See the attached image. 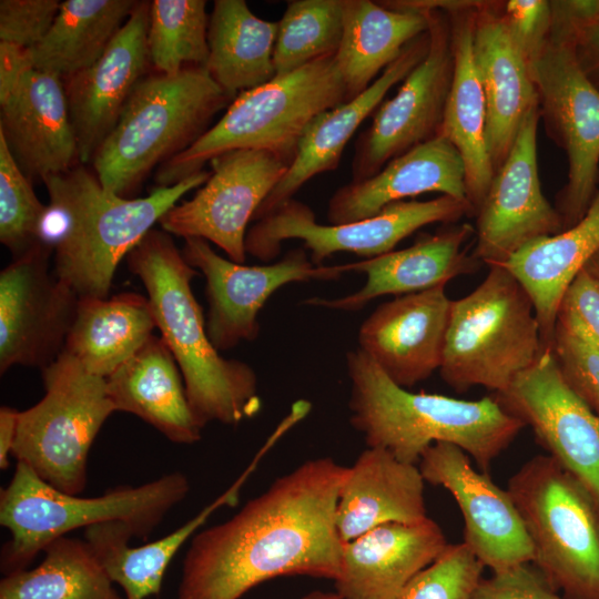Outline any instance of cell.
Returning a JSON list of instances; mask_svg holds the SVG:
<instances>
[{"instance_id":"obj_1","label":"cell","mask_w":599,"mask_h":599,"mask_svg":"<svg viewBox=\"0 0 599 599\" xmlns=\"http://www.w3.org/2000/svg\"><path fill=\"white\" fill-rule=\"evenodd\" d=\"M347 468L329 457L306 460L226 521L197 532L177 599H241L284 576L335 581L344 548L336 507Z\"/></svg>"},{"instance_id":"obj_2","label":"cell","mask_w":599,"mask_h":599,"mask_svg":"<svg viewBox=\"0 0 599 599\" xmlns=\"http://www.w3.org/2000/svg\"><path fill=\"white\" fill-rule=\"evenodd\" d=\"M211 172L155 187L145 197L126 199L103 187L84 164L48 176L50 204L43 241L53 248V271L79 298H108L119 263L190 191Z\"/></svg>"},{"instance_id":"obj_3","label":"cell","mask_w":599,"mask_h":599,"mask_svg":"<svg viewBox=\"0 0 599 599\" xmlns=\"http://www.w3.org/2000/svg\"><path fill=\"white\" fill-rule=\"evenodd\" d=\"M346 367L351 425L368 447L384 448L400 461L418 465L433 444L449 443L487 473L525 427L495 397L466 400L400 387L359 348L346 354Z\"/></svg>"},{"instance_id":"obj_4","label":"cell","mask_w":599,"mask_h":599,"mask_svg":"<svg viewBox=\"0 0 599 599\" xmlns=\"http://www.w3.org/2000/svg\"><path fill=\"white\" fill-rule=\"evenodd\" d=\"M128 268L146 290L156 328L182 374L190 405L204 427L237 425L261 409L254 369L227 359L211 343L191 283L197 275L172 235L152 229L128 254Z\"/></svg>"},{"instance_id":"obj_5","label":"cell","mask_w":599,"mask_h":599,"mask_svg":"<svg viewBox=\"0 0 599 599\" xmlns=\"http://www.w3.org/2000/svg\"><path fill=\"white\" fill-rule=\"evenodd\" d=\"M231 102L204 67L146 74L95 152L93 172L104 189L132 199L155 166L190 148Z\"/></svg>"},{"instance_id":"obj_6","label":"cell","mask_w":599,"mask_h":599,"mask_svg":"<svg viewBox=\"0 0 599 599\" xmlns=\"http://www.w3.org/2000/svg\"><path fill=\"white\" fill-rule=\"evenodd\" d=\"M190 490L180 471L140 486H119L97 497L60 491L43 481L22 461L0 493V524L11 538L1 550L0 567L9 575L27 569L44 547L79 528L106 521L126 524L141 540Z\"/></svg>"},{"instance_id":"obj_7","label":"cell","mask_w":599,"mask_h":599,"mask_svg":"<svg viewBox=\"0 0 599 599\" xmlns=\"http://www.w3.org/2000/svg\"><path fill=\"white\" fill-rule=\"evenodd\" d=\"M334 57L242 92L190 148L156 169L155 187L175 185L201 172L214 158L234 150L266 151L291 165L309 123L347 101Z\"/></svg>"},{"instance_id":"obj_8","label":"cell","mask_w":599,"mask_h":599,"mask_svg":"<svg viewBox=\"0 0 599 599\" xmlns=\"http://www.w3.org/2000/svg\"><path fill=\"white\" fill-rule=\"evenodd\" d=\"M488 267L473 292L451 300L439 374L457 393L502 392L547 349L524 286L505 266Z\"/></svg>"},{"instance_id":"obj_9","label":"cell","mask_w":599,"mask_h":599,"mask_svg":"<svg viewBox=\"0 0 599 599\" xmlns=\"http://www.w3.org/2000/svg\"><path fill=\"white\" fill-rule=\"evenodd\" d=\"M509 491L530 538L532 564L568 599H599V510L549 455L527 460Z\"/></svg>"},{"instance_id":"obj_10","label":"cell","mask_w":599,"mask_h":599,"mask_svg":"<svg viewBox=\"0 0 599 599\" xmlns=\"http://www.w3.org/2000/svg\"><path fill=\"white\" fill-rule=\"evenodd\" d=\"M45 394L19 412L12 456L55 489L81 494L91 446L115 413L106 380L85 370L67 352L41 369Z\"/></svg>"},{"instance_id":"obj_11","label":"cell","mask_w":599,"mask_h":599,"mask_svg":"<svg viewBox=\"0 0 599 599\" xmlns=\"http://www.w3.org/2000/svg\"><path fill=\"white\" fill-rule=\"evenodd\" d=\"M468 213H474L468 201L440 195L428 201L395 202L365 220L324 225L316 222L309 206L292 199L254 222L246 232L245 251L270 262L278 255L284 241L296 238L303 241L315 265H323L324 260L338 252L366 260L392 252L425 225L455 222Z\"/></svg>"},{"instance_id":"obj_12","label":"cell","mask_w":599,"mask_h":599,"mask_svg":"<svg viewBox=\"0 0 599 599\" xmlns=\"http://www.w3.org/2000/svg\"><path fill=\"white\" fill-rule=\"evenodd\" d=\"M528 67L540 118L567 156V182L556 205L565 230L582 219L599 187V87L571 47L552 38Z\"/></svg>"},{"instance_id":"obj_13","label":"cell","mask_w":599,"mask_h":599,"mask_svg":"<svg viewBox=\"0 0 599 599\" xmlns=\"http://www.w3.org/2000/svg\"><path fill=\"white\" fill-rule=\"evenodd\" d=\"M0 135L31 181L79 164L63 80L31 62L27 49L0 42Z\"/></svg>"},{"instance_id":"obj_14","label":"cell","mask_w":599,"mask_h":599,"mask_svg":"<svg viewBox=\"0 0 599 599\" xmlns=\"http://www.w3.org/2000/svg\"><path fill=\"white\" fill-rule=\"evenodd\" d=\"M422 11L429 22L427 53L359 135L351 182L375 175L394 158L439 135L454 70L451 29L443 10Z\"/></svg>"},{"instance_id":"obj_15","label":"cell","mask_w":599,"mask_h":599,"mask_svg":"<svg viewBox=\"0 0 599 599\" xmlns=\"http://www.w3.org/2000/svg\"><path fill=\"white\" fill-rule=\"evenodd\" d=\"M53 248L42 242L0 273V373L45 368L63 352L79 296L50 270Z\"/></svg>"},{"instance_id":"obj_16","label":"cell","mask_w":599,"mask_h":599,"mask_svg":"<svg viewBox=\"0 0 599 599\" xmlns=\"http://www.w3.org/2000/svg\"><path fill=\"white\" fill-rule=\"evenodd\" d=\"M210 164V177L193 197L172 206L159 223L171 235L212 242L244 264L247 225L290 165L261 150L230 151Z\"/></svg>"},{"instance_id":"obj_17","label":"cell","mask_w":599,"mask_h":599,"mask_svg":"<svg viewBox=\"0 0 599 599\" xmlns=\"http://www.w3.org/2000/svg\"><path fill=\"white\" fill-rule=\"evenodd\" d=\"M182 254L206 281V333L219 351L251 342L258 335L257 316L266 301L294 282L334 281L343 265H315L305 248H294L273 264L245 265L219 255L201 237L184 238Z\"/></svg>"},{"instance_id":"obj_18","label":"cell","mask_w":599,"mask_h":599,"mask_svg":"<svg viewBox=\"0 0 599 599\" xmlns=\"http://www.w3.org/2000/svg\"><path fill=\"white\" fill-rule=\"evenodd\" d=\"M496 400L588 491L599 510V415L566 384L551 348Z\"/></svg>"},{"instance_id":"obj_19","label":"cell","mask_w":599,"mask_h":599,"mask_svg":"<svg viewBox=\"0 0 599 599\" xmlns=\"http://www.w3.org/2000/svg\"><path fill=\"white\" fill-rule=\"evenodd\" d=\"M539 106L525 116L476 211L473 255L488 266L501 265L528 243L564 230L562 219L544 195L539 180Z\"/></svg>"},{"instance_id":"obj_20","label":"cell","mask_w":599,"mask_h":599,"mask_svg":"<svg viewBox=\"0 0 599 599\" xmlns=\"http://www.w3.org/2000/svg\"><path fill=\"white\" fill-rule=\"evenodd\" d=\"M425 483L448 490L464 518V544L493 572L532 562L524 520L507 489L473 467L471 458L449 443H435L420 457Z\"/></svg>"},{"instance_id":"obj_21","label":"cell","mask_w":599,"mask_h":599,"mask_svg":"<svg viewBox=\"0 0 599 599\" xmlns=\"http://www.w3.org/2000/svg\"><path fill=\"white\" fill-rule=\"evenodd\" d=\"M150 1H138L104 53L63 79L79 161L91 163L151 65L148 49Z\"/></svg>"},{"instance_id":"obj_22","label":"cell","mask_w":599,"mask_h":599,"mask_svg":"<svg viewBox=\"0 0 599 599\" xmlns=\"http://www.w3.org/2000/svg\"><path fill=\"white\" fill-rule=\"evenodd\" d=\"M445 287L387 301L359 327L358 348L400 387L408 389L439 370L451 305Z\"/></svg>"},{"instance_id":"obj_23","label":"cell","mask_w":599,"mask_h":599,"mask_svg":"<svg viewBox=\"0 0 599 599\" xmlns=\"http://www.w3.org/2000/svg\"><path fill=\"white\" fill-rule=\"evenodd\" d=\"M447 546L443 529L429 517L375 527L344 542L335 591L342 599H395Z\"/></svg>"},{"instance_id":"obj_24","label":"cell","mask_w":599,"mask_h":599,"mask_svg":"<svg viewBox=\"0 0 599 599\" xmlns=\"http://www.w3.org/2000/svg\"><path fill=\"white\" fill-rule=\"evenodd\" d=\"M474 233L470 225L463 224L420 237L404 250L343 264L345 273L362 272L366 275L363 287L343 297H311L304 303L354 312L383 295L400 296L447 284L459 275L479 268L480 262L463 247Z\"/></svg>"},{"instance_id":"obj_25","label":"cell","mask_w":599,"mask_h":599,"mask_svg":"<svg viewBox=\"0 0 599 599\" xmlns=\"http://www.w3.org/2000/svg\"><path fill=\"white\" fill-rule=\"evenodd\" d=\"M428 31L409 42L402 54L361 94L318 114L305 130L287 172L260 205L253 221L292 200L312 177L335 170L343 151L362 122L374 113L387 92L423 60Z\"/></svg>"},{"instance_id":"obj_26","label":"cell","mask_w":599,"mask_h":599,"mask_svg":"<svg viewBox=\"0 0 599 599\" xmlns=\"http://www.w3.org/2000/svg\"><path fill=\"white\" fill-rule=\"evenodd\" d=\"M429 192L468 201L461 156L441 135L394 158L375 175L336 190L327 220L333 225L365 220L392 203Z\"/></svg>"},{"instance_id":"obj_27","label":"cell","mask_w":599,"mask_h":599,"mask_svg":"<svg viewBox=\"0 0 599 599\" xmlns=\"http://www.w3.org/2000/svg\"><path fill=\"white\" fill-rule=\"evenodd\" d=\"M473 51L484 90L486 138L495 171L507 158L520 125L539 105L527 61L491 4L476 9Z\"/></svg>"},{"instance_id":"obj_28","label":"cell","mask_w":599,"mask_h":599,"mask_svg":"<svg viewBox=\"0 0 599 599\" xmlns=\"http://www.w3.org/2000/svg\"><path fill=\"white\" fill-rule=\"evenodd\" d=\"M425 480L418 465L367 447L347 468L336 507V527L344 542L388 522L427 518Z\"/></svg>"},{"instance_id":"obj_29","label":"cell","mask_w":599,"mask_h":599,"mask_svg":"<svg viewBox=\"0 0 599 599\" xmlns=\"http://www.w3.org/2000/svg\"><path fill=\"white\" fill-rule=\"evenodd\" d=\"M105 380L116 412L140 417L175 444L201 439L203 427L190 405L177 363L161 336L153 334Z\"/></svg>"},{"instance_id":"obj_30","label":"cell","mask_w":599,"mask_h":599,"mask_svg":"<svg viewBox=\"0 0 599 599\" xmlns=\"http://www.w3.org/2000/svg\"><path fill=\"white\" fill-rule=\"evenodd\" d=\"M480 4L477 2L447 12L450 17L454 70L439 131V135L447 139L461 156L467 200L474 213L495 174L486 138V101L473 51L475 13Z\"/></svg>"},{"instance_id":"obj_31","label":"cell","mask_w":599,"mask_h":599,"mask_svg":"<svg viewBox=\"0 0 599 599\" xmlns=\"http://www.w3.org/2000/svg\"><path fill=\"white\" fill-rule=\"evenodd\" d=\"M271 447L272 444L266 441L223 494L161 539L131 547L129 540L134 537L133 530L122 521H106L84 529V540L110 579L123 589L125 599H146L160 592L166 568L183 544L215 510L238 502L241 488Z\"/></svg>"},{"instance_id":"obj_32","label":"cell","mask_w":599,"mask_h":599,"mask_svg":"<svg viewBox=\"0 0 599 599\" xmlns=\"http://www.w3.org/2000/svg\"><path fill=\"white\" fill-rule=\"evenodd\" d=\"M599 251V187L586 214L558 234L537 238L504 264L531 298L540 336L549 348L561 297Z\"/></svg>"},{"instance_id":"obj_33","label":"cell","mask_w":599,"mask_h":599,"mask_svg":"<svg viewBox=\"0 0 599 599\" xmlns=\"http://www.w3.org/2000/svg\"><path fill=\"white\" fill-rule=\"evenodd\" d=\"M428 27L426 11L344 0L343 35L334 58L347 101L364 92Z\"/></svg>"},{"instance_id":"obj_34","label":"cell","mask_w":599,"mask_h":599,"mask_svg":"<svg viewBox=\"0 0 599 599\" xmlns=\"http://www.w3.org/2000/svg\"><path fill=\"white\" fill-rule=\"evenodd\" d=\"M278 22L255 16L244 0H215L209 16L204 68L231 101L276 77Z\"/></svg>"},{"instance_id":"obj_35","label":"cell","mask_w":599,"mask_h":599,"mask_svg":"<svg viewBox=\"0 0 599 599\" xmlns=\"http://www.w3.org/2000/svg\"><path fill=\"white\" fill-rule=\"evenodd\" d=\"M154 328L150 301L141 294L79 298L63 351L89 373L106 378L148 342Z\"/></svg>"},{"instance_id":"obj_36","label":"cell","mask_w":599,"mask_h":599,"mask_svg":"<svg viewBox=\"0 0 599 599\" xmlns=\"http://www.w3.org/2000/svg\"><path fill=\"white\" fill-rule=\"evenodd\" d=\"M135 0H65L45 37L27 53L62 80L93 64L125 23Z\"/></svg>"},{"instance_id":"obj_37","label":"cell","mask_w":599,"mask_h":599,"mask_svg":"<svg viewBox=\"0 0 599 599\" xmlns=\"http://www.w3.org/2000/svg\"><path fill=\"white\" fill-rule=\"evenodd\" d=\"M32 569L6 575L0 599H123L85 540L60 537Z\"/></svg>"},{"instance_id":"obj_38","label":"cell","mask_w":599,"mask_h":599,"mask_svg":"<svg viewBox=\"0 0 599 599\" xmlns=\"http://www.w3.org/2000/svg\"><path fill=\"white\" fill-rule=\"evenodd\" d=\"M204 0L150 1L148 49L155 72L175 74L204 67L209 55Z\"/></svg>"},{"instance_id":"obj_39","label":"cell","mask_w":599,"mask_h":599,"mask_svg":"<svg viewBox=\"0 0 599 599\" xmlns=\"http://www.w3.org/2000/svg\"><path fill=\"white\" fill-rule=\"evenodd\" d=\"M344 0H294L278 21L274 47L277 75L335 55L343 35Z\"/></svg>"},{"instance_id":"obj_40","label":"cell","mask_w":599,"mask_h":599,"mask_svg":"<svg viewBox=\"0 0 599 599\" xmlns=\"http://www.w3.org/2000/svg\"><path fill=\"white\" fill-rule=\"evenodd\" d=\"M48 211L0 135V241L13 258L44 242Z\"/></svg>"},{"instance_id":"obj_41","label":"cell","mask_w":599,"mask_h":599,"mask_svg":"<svg viewBox=\"0 0 599 599\" xmlns=\"http://www.w3.org/2000/svg\"><path fill=\"white\" fill-rule=\"evenodd\" d=\"M485 566L466 544H448L395 599H471Z\"/></svg>"},{"instance_id":"obj_42","label":"cell","mask_w":599,"mask_h":599,"mask_svg":"<svg viewBox=\"0 0 599 599\" xmlns=\"http://www.w3.org/2000/svg\"><path fill=\"white\" fill-rule=\"evenodd\" d=\"M550 348L566 384L599 415V349L558 324Z\"/></svg>"},{"instance_id":"obj_43","label":"cell","mask_w":599,"mask_h":599,"mask_svg":"<svg viewBox=\"0 0 599 599\" xmlns=\"http://www.w3.org/2000/svg\"><path fill=\"white\" fill-rule=\"evenodd\" d=\"M556 324L599 349V277L587 265L565 291Z\"/></svg>"},{"instance_id":"obj_44","label":"cell","mask_w":599,"mask_h":599,"mask_svg":"<svg viewBox=\"0 0 599 599\" xmlns=\"http://www.w3.org/2000/svg\"><path fill=\"white\" fill-rule=\"evenodd\" d=\"M498 12L511 41L529 64L549 41L552 24L550 1L509 0Z\"/></svg>"},{"instance_id":"obj_45","label":"cell","mask_w":599,"mask_h":599,"mask_svg":"<svg viewBox=\"0 0 599 599\" xmlns=\"http://www.w3.org/2000/svg\"><path fill=\"white\" fill-rule=\"evenodd\" d=\"M60 7L58 0H1L0 42L34 47L49 32Z\"/></svg>"},{"instance_id":"obj_46","label":"cell","mask_w":599,"mask_h":599,"mask_svg":"<svg viewBox=\"0 0 599 599\" xmlns=\"http://www.w3.org/2000/svg\"><path fill=\"white\" fill-rule=\"evenodd\" d=\"M471 599H568L532 564L524 562L481 578Z\"/></svg>"},{"instance_id":"obj_47","label":"cell","mask_w":599,"mask_h":599,"mask_svg":"<svg viewBox=\"0 0 599 599\" xmlns=\"http://www.w3.org/2000/svg\"><path fill=\"white\" fill-rule=\"evenodd\" d=\"M550 38L566 41L580 29L599 23V0L550 1Z\"/></svg>"},{"instance_id":"obj_48","label":"cell","mask_w":599,"mask_h":599,"mask_svg":"<svg viewBox=\"0 0 599 599\" xmlns=\"http://www.w3.org/2000/svg\"><path fill=\"white\" fill-rule=\"evenodd\" d=\"M568 43L586 75L599 87V23L575 32Z\"/></svg>"},{"instance_id":"obj_49","label":"cell","mask_w":599,"mask_h":599,"mask_svg":"<svg viewBox=\"0 0 599 599\" xmlns=\"http://www.w3.org/2000/svg\"><path fill=\"white\" fill-rule=\"evenodd\" d=\"M19 410L1 406L0 408V468L9 467V455L14 446Z\"/></svg>"},{"instance_id":"obj_50","label":"cell","mask_w":599,"mask_h":599,"mask_svg":"<svg viewBox=\"0 0 599 599\" xmlns=\"http://www.w3.org/2000/svg\"><path fill=\"white\" fill-rule=\"evenodd\" d=\"M298 599H342L339 595L334 591L313 590L305 593Z\"/></svg>"},{"instance_id":"obj_51","label":"cell","mask_w":599,"mask_h":599,"mask_svg":"<svg viewBox=\"0 0 599 599\" xmlns=\"http://www.w3.org/2000/svg\"><path fill=\"white\" fill-rule=\"evenodd\" d=\"M587 266L599 277V251L587 263Z\"/></svg>"}]
</instances>
